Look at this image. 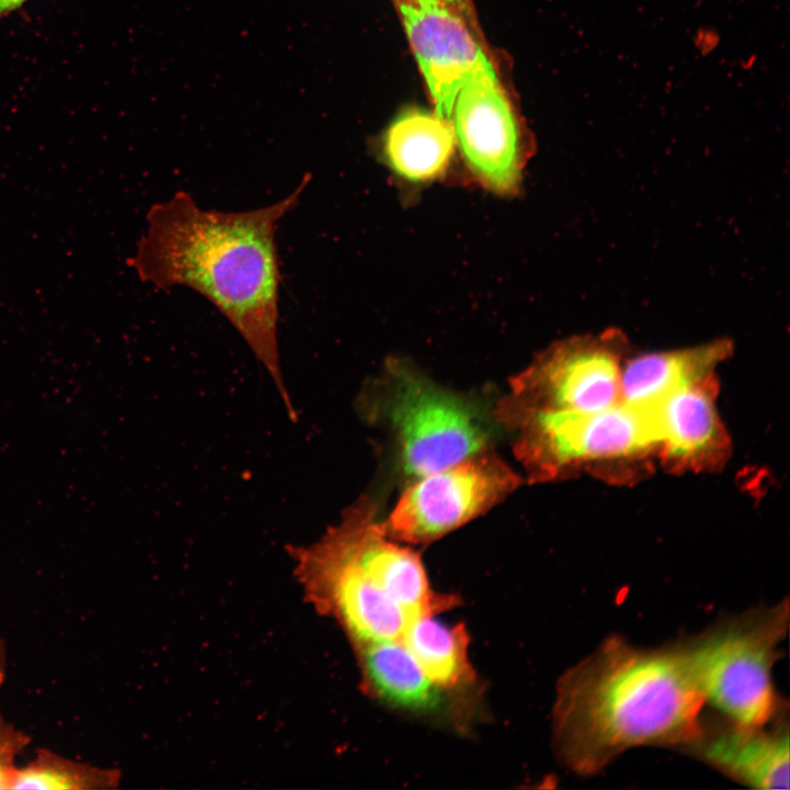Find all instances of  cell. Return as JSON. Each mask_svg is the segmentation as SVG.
Instances as JSON below:
<instances>
[{"mask_svg": "<svg viewBox=\"0 0 790 790\" xmlns=\"http://www.w3.org/2000/svg\"><path fill=\"white\" fill-rule=\"evenodd\" d=\"M788 629L785 598L724 618L678 642L704 702L744 725L764 726L787 716L772 667Z\"/></svg>", "mask_w": 790, "mask_h": 790, "instance_id": "4", "label": "cell"}, {"mask_svg": "<svg viewBox=\"0 0 790 790\" xmlns=\"http://www.w3.org/2000/svg\"><path fill=\"white\" fill-rule=\"evenodd\" d=\"M704 699L679 643L642 648L612 635L560 678L553 748L579 775L637 746L681 751L701 732Z\"/></svg>", "mask_w": 790, "mask_h": 790, "instance_id": "2", "label": "cell"}, {"mask_svg": "<svg viewBox=\"0 0 790 790\" xmlns=\"http://www.w3.org/2000/svg\"><path fill=\"white\" fill-rule=\"evenodd\" d=\"M360 687L384 706L421 720L466 729L474 720L479 693L447 691L433 684L398 641L352 646Z\"/></svg>", "mask_w": 790, "mask_h": 790, "instance_id": "11", "label": "cell"}, {"mask_svg": "<svg viewBox=\"0 0 790 790\" xmlns=\"http://www.w3.org/2000/svg\"><path fill=\"white\" fill-rule=\"evenodd\" d=\"M311 174L282 200L255 210L200 207L185 191L154 204L128 264L159 290L185 286L207 298L234 326L264 366L292 421L278 347L279 222L300 203Z\"/></svg>", "mask_w": 790, "mask_h": 790, "instance_id": "1", "label": "cell"}, {"mask_svg": "<svg viewBox=\"0 0 790 790\" xmlns=\"http://www.w3.org/2000/svg\"><path fill=\"white\" fill-rule=\"evenodd\" d=\"M395 541L369 500L343 510L341 519L309 545H289L293 571L307 603L332 619L351 646L400 641L417 617L387 596L385 568Z\"/></svg>", "mask_w": 790, "mask_h": 790, "instance_id": "3", "label": "cell"}, {"mask_svg": "<svg viewBox=\"0 0 790 790\" xmlns=\"http://www.w3.org/2000/svg\"><path fill=\"white\" fill-rule=\"evenodd\" d=\"M495 416L514 432V451L530 481H549L585 465H612L656 453L651 407L622 400L595 413L529 407L505 398Z\"/></svg>", "mask_w": 790, "mask_h": 790, "instance_id": "5", "label": "cell"}, {"mask_svg": "<svg viewBox=\"0 0 790 790\" xmlns=\"http://www.w3.org/2000/svg\"><path fill=\"white\" fill-rule=\"evenodd\" d=\"M383 386L382 413L413 479L488 450L489 430L465 397L398 364L388 368Z\"/></svg>", "mask_w": 790, "mask_h": 790, "instance_id": "6", "label": "cell"}, {"mask_svg": "<svg viewBox=\"0 0 790 790\" xmlns=\"http://www.w3.org/2000/svg\"><path fill=\"white\" fill-rule=\"evenodd\" d=\"M521 477L488 450L414 479L383 522L390 538L429 543L498 504Z\"/></svg>", "mask_w": 790, "mask_h": 790, "instance_id": "7", "label": "cell"}, {"mask_svg": "<svg viewBox=\"0 0 790 790\" xmlns=\"http://www.w3.org/2000/svg\"><path fill=\"white\" fill-rule=\"evenodd\" d=\"M7 650L4 642L0 637V686L3 684L7 676Z\"/></svg>", "mask_w": 790, "mask_h": 790, "instance_id": "21", "label": "cell"}, {"mask_svg": "<svg viewBox=\"0 0 790 790\" xmlns=\"http://www.w3.org/2000/svg\"><path fill=\"white\" fill-rule=\"evenodd\" d=\"M437 617L415 618L399 642L440 688L458 693H478L477 676L469 658L470 636L465 625L447 624Z\"/></svg>", "mask_w": 790, "mask_h": 790, "instance_id": "16", "label": "cell"}, {"mask_svg": "<svg viewBox=\"0 0 790 790\" xmlns=\"http://www.w3.org/2000/svg\"><path fill=\"white\" fill-rule=\"evenodd\" d=\"M453 11L463 18V20L473 29L474 13L471 0H442Z\"/></svg>", "mask_w": 790, "mask_h": 790, "instance_id": "19", "label": "cell"}, {"mask_svg": "<svg viewBox=\"0 0 790 790\" xmlns=\"http://www.w3.org/2000/svg\"><path fill=\"white\" fill-rule=\"evenodd\" d=\"M30 742L29 735L8 722L0 713V789H11L18 768L15 759Z\"/></svg>", "mask_w": 790, "mask_h": 790, "instance_id": "18", "label": "cell"}, {"mask_svg": "<svg viewBox=\"0 0 790 790\" xmlns=\"http://www.w3.org/2000/svg\"><path fill=\"white\" fill-rule=\"evenodd\" d=\"M455 147L450 121L422 109H408L388 126L384 154L388 166L410 182H426L447 170Z\"/></svg>", "mask_w": 790, "mask_h": 790, "instance_id": "15", "label": "cell"}, {"mask_svg": "<svg viewBox=\"0 0 790 790\" xmlns=\"http://www.w3.org/2000/svg\"><path fill=\"white\" fill-rule=\"evenodd\" d=\"M727 777L756 789L789 788L788 715L764 726L703 721L684 749Z\"/></svg>", "mask_w": 790, "mask_h": 790, "instance_id": "12", "label": "cell"}, {"mask_svg": "<svg viewBox=\"0 0 790 790\" xmlns=\"http://www.w3.org/2000/svg\"><path fill=\"white\" fill-rule=\"evenodd\" d=\"M713 375L679 387L651 406L656 454L675 470H711L729 453V438L715 407Z\"/></svg>", "mask_w": 790, "mask_h": 790, "instance_id": "13", "label": "cell"}, {"mask_svg": "<svg viewBox=\"0 0 790 790\" xmlns=\"http://www.w3.org/2000/svg\"><path fill=\"white\" fill-rule=\"evenodd\" d=\"M120 781L117 769L77 761L40 748L31 761L18 766L11 789L103 790L116 788Z\"/></svg>", "mask_w": 790, "mask_h": 790, "instance_id": "17", "label": "cell"}, {"mask_svg": "<svg viewBox=\"0 0 790 790\" xmlns=\"http://www.w3.org/2000/svg\"><path fill=\"white\" fill-rule=\"evenodd\" d=\"M27 1L29 0H0V21L20 9Z\"/></svg>", "mask_w": 790, "mask_h": 790, "instance_id": "20", "label": "cell"}, {"mask_svg": "<svg viewBox=\"0 0 790 790\" xmlns=\"http://www.w3.org/2000/svg\"><path fill=\"white\" fill-rule=\"evenodd\" d=\"M407 38L431 97L433 112L450 121L461 88L494 74L472 27L442 0H395Z\"/></svg>", "mask_w": 790, "mask_h": 790, "instance_id": "10", "label": "cell"}, {"mask_svg": "<svg viewBox=\"0 0 790 790\" xmlns=\"http://www.w3.org/2000/svg\"><path fill=\"white\" fill-rule=\"evenodd\" d=\"M450 122L474 179L494 193H515L524 163L522 139L496 72L478 75L461 88Z\"/></svg>", "mask_w": 790, "mask_h": 790, "instance_id": "9", "label": "cell"}, {"mask_svg": "<svg viewBox=\"0 0 790 790\" xmlns=\"http://www.w3.org/2000/svg\"><path fill=\"white\" fill-rule=\"evenodd\" d=\"M731 352L732 343L718 339L623 361L620 399L629 405L651 407L673 391L713 375L716 365Z\"/></svg>", "mask_w": 790, "mask_h": 790, "instance_id": "14", "label": "cell"}, {"mask_svg": "<svg viewBox=\"0 0 790 790\" xmlns=\"http://www.w3.org/2000/svg\"><path fill=\"white\" fill-rule=\"evenodd\" d=\"M627 341L608 329L552 345L510 380L504 398L522 406L595 413L620 399Z\"/></svg>", "mask_w": 790, "mask_h": 790, "instance_id": "8", "label": "cell"}]
</instances>
